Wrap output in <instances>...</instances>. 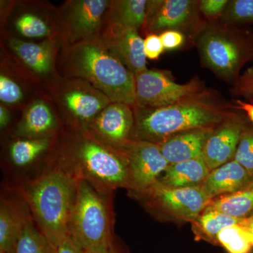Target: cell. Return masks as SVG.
I'll use <instances>...</instances> for the list:
<instances>
[{"label":"cell","instance_id":"6da1fadb","mask_svg":"<svg viewBox=\"0 0 253 253\" xmlns=\"http://www.w3.org/2000/svg\"><path fill=\"white\" fill-rule=\"evenodd\" d=\"M133 110L134 124L131 139L156 144L193 129L217 127L237 112L232 104L209 89L171 106H134Z\"/></svg>","mask_w":253,"mask_h":253},{"label":"cell","instance_id":"7a4b0ae2","mask_svg":"<svg viewBox=\"0 0 253 253\" xmlns=\"http://www.w3.org/2000/svg\"><path fill=\"white\" fill-rule=\"evenodd\" d=\"M56 70L61 77L88 82L112 102L135 106L134 74L108 48L101 36L61 46Z\"/></svg>","mask_w":253,"mask_h":253},{"label":"cell","instance_id":"3957f363","mask_svg":"<svg viewBox=\"0 0 253 253\" xmlns=\"http://www.w3.org/2000/svg\"><path fill=\"white\" fill-rule=\"evenodd\" d=\"M59 166L77 179H84L103 194L130 190L129 166L118 150L101 142L86 131L73 130L64 137Z\"/></svg>","mask_w":253,"mask_h":253},{"label":"cell","instance_id":"277c9868","mask_svg":"<svg viewBox=\"0 0 253 253\" xmlns=\"http://www.w3.org/2000/svg\"><path fill=\"white\" fill-rule=\"evenodd\" d=\"M77 186V178L59 166L42 174L26 191L39 230L56 250L69 236Z\"/></svg>","mask_w":253,"mask_h":253},{"label":"cell","instance_id":"5b68a950","mask_svg":"<svg viewBox=\"0 0 253 253\" xmlns=\"http://www.w3.org/2000/svg\"><path fill=\"white\" fill-rule=\"evenodd\" d=\"M195 42L205 67L232 85L245 65L253 61V31L248 28L211 21Z\"/></svg>","mask_w":253,"mask_h":253},{"label":"cell","instance_id":"8992f818","mask_svg":"<svg viewBox=\"0 0 253 253\" xmlns=\"http://www.w3.org/2000/svg\"><path fill=\"white\" fill-rule=\"evenodd\" d=\"M69 236L86 253H104L114 242L104 194L84 179H78Z\"/></svg>","mask_w":253,"mask_h":253},{"label":"cell","instance_id":"52a82bcc","mask_svg":"<svg viewBox=\"0 0 253 253\" xmlns=\"http://www.w3.org/2000/svg\"><path fill=\"white\" fill-rule=\"evenodd\" d=\"M43 93L71 129L85 131L91 121L112 101L90 83L61 77L50 81Z\"/></svg>","mask_w":253,"mask_h":253},{"label":"cell","instance_id":"ba28073f","mask_svg":"<svg viewBox=\"0 0 253 253\" xmlns=\"http://www.w3.org/2000/svg\"><path fill=\"white\" fill-rule=\"evenodd\" d=\"M111 0H67L55 7L54 20L62 46L101 36Z\"/></svg>","mask_w":253,"mask_h":253},{"label":"cell","instance_id":"9c48e42d","mask_svg":"<svg viewBox=\"0 0 253 253\" xmlns=\"http://www.w3.org/2000/svg\"><path fill=\"white\" fill-rule=\"evenodd\" d=\"M132 195L156 215L190 223L204 212L211 201L201 186L170 187L158 181L144 191Z\"/></svg>","mask_w":253,"mask_h":253},{"label":"cell","instance_id":"30bf717a","mask_svg":"<svg viewBox=\"0 0 253 253\" xmlns=\"http://www.w3.org/2000/svg\"><path fill=\"white\" fill-rule=\"evenodd\" d=\"M208 21L201 15L196 0H148L141 31L148 36L163 32H180L186 38H196Z\"/></svg>","mask_w":253,"mask_h":253},{"label":"cell","instance_id":"8fae6325","mask_svg":"<svg viewBox=\"0 0 253 253\" xmlns=\"http://www.w3.org/2000/svg\"><path fill=\"white\" fill-rule=\"evenodd\" d=\"M135 106L161 108L180 102L207 89L198 76L184 84L176 83L170 73L146 70L134 76Z\"/></svg>","mask_w":253,"mask_h":253},{"label":"cell","instance_id":"7c38bea8","mask_svg":"<svg viewBox=\"0 0 253 253\" xmlns=\"http://www.w3.org/2000/svg\"><path fill=\"white\" fill-rule=\"evenodd\" d=\"M8 47L16 64L42 87L59 76L56 61L61 49L59 38L44 40L40 42L26 41L7 33Z\"/></svg>","mask_w":253,"mask_h":253},{"label":"cell","instance_id":"4fadbf2b","mask_svg":"<svg viewBox=\"0 0 253 253\" xmlns=\"http://www.w3.org/2000/svg\"><path fill=\"white\" fill-rule=\"evenodd\" d=\"M117 150L127 161L131 194L141 192L154 184L169 165L159 146L154 143L130 139Z\"/></svg>","mask_w":253,"mask_h":253},{"label":"cell","instance_id":"5bb4252c","mask_svg":"<svg viewBox=\"0 0 253 253\" xmlns=\"http://www.w3.org/2000/svg\"><path fill=\"white\" fill-rule=\"evenodd\" d=\"M134 124L133 106L111 102L91 121L85 131L105 144L118 149L131 139Z\"/></svg>","mask_w":253,"mask_h":253},{"label":"cell","instance_id":"9a60e30c","mask_svg":"<svg viewBox=\"0 0 253 253\" xmlns=\"http://www.w3.org/2000/svg\"><path fill=\"white\" fill-rule=\"evenodd\" d=\"M249 126L244 116L236 112L215 128L203 154L211 171L234 160L241 136Z\"/></svg>","mask_w":253,"mask_h":253},{"label":"cell","instance_id":"2e32d148","mask_svg":"<svg viewBox=\"0 0 253 253\" xmlns=\"http://www.w3.org/2000/svg\"><path fill=\"white\" fill-rule=\"evenodd\" d=\"M106 45L134 76L146 71L144 40L135 28L118 24L105 26L101 34Z\"/></svg>","mask_w":253,"mask_h":253},{"label":"cell","instance_id":"e0dca14e","mask_svg":"<svg viewBox=\"0 0 253 253\" xmlns=\"http://www.w3.org/2000/svg\"><path fill=\"white\" fill-rule=\"evenodd\" d=\"M15 5L13 27L19 36L42 41L57 38L54 20V6L42 2L21 3Z\"/></svg>","mask_w":253,"mask_h":253},{"label":"cell","instance_id":"ac0fdd59","mask_svg":"<svg viewBox=\"0 0 253 253\" xmlns=\"http://www.w3.org/2000/svg\"><path fill=\"white\" fill-rule=\"evenodd\" d=\"M59 116L44 93L26 106L22 117L15 127L17 138H52L57 131Z\"/></svg>","mask_w":253,"mask_h":253},{"label":"cell","instance_id":"d6986e66","mask_svg":"<svg viewBox=\"0 0 253 253\" xmlns=\"http://www.w3.org/2000/svg\"><path fill=\"white\" fill-rule=\"evenodd\" d=\"M253 181V177L234 160L212 169L201 186L210 199L244 189Z\"/></svg>","mask_w":253,"mask_h":253},{"label":"cell","instance_id":"ffe728a7","mask_svg":"<svg viewBox=\"0 0 253 253\" xmlns=\"http://www.w3.org/2000/svg\"><path fill=\"white\" fill-rule=\"evenodd\" d=\"M215 128H200L186 131L158 145L169 165L201 158L206 141Z\"/></svg>","mask_w":253,"mask_h":253},{"label":"cell","instance_id":"44dd1931","mask_svg":"<svg viewBox=\"0 0 253 253\" xmlns=\"http://www.w3.org/2000/svg\"><path fill=\"white\" fill-rule=\"evenodd\" d=\"M210 172L204 157L198 158L169 165L158 181L170 187H198L204 184Z\"/></svg>","mask_w":253,"mask_h":253},{"label":"cell","instance_id":"7402d4cb","mask_svg":"<svg viewBox=\"0 0 253 253\" xmlns=\"http://www.w3.org/2000/svg\"><path fill=\"white\" fill-rule=\"evenodd\" d=\"M15 73H13L8 65L1 60L0 73V101L6 107L20 106L26 99L25 84L38 85L30 76H28L14 60Z\"/></svg>","mask_w":253,"mask_h":253},{"label":"cell","instance_id":"603a6c76","mask_svg":"<svg viewBox=\"0 0 253 253\" xmlns=\"http://www.w3.org/2000/svg\"><path fill=\"white\" fill-rule=\"evenodd\" d=\"M148 0H111L106 25L118 24L139 31L144 25Z\"/></svg>","mask_w":253,"mask_h":253},{"label":"cell","instance_id":"cb8c5ba5","mask_svg":"<svg viewBox=\"0 0 253 253\" xmlns=\"http://www.w3.org/2000/svg\"><path fill=\"white\" fill-rule=\"evenodd\" d=\"M205 211L224 213L237 219H244L253 213V181L247 187L211 200Z\"/></svg>","mask_w":253,"mask_h":253},{"label":"cell","instance_id":"d4e9b609","mask_svg":"<svg viewBox=\"0 0 253 253\" xmlns=\"http://www.w3.org/2000/svg\"><path fill=\"white\" fill-rule=\"evenodd\" d=\"M27 218L9 203L1 201L0 206V251L14 253Z\"/></svg>","mask_w":253,"mask_h":253},{"label":"cell","instance_id":"484cf974","mask_svg":"<svg viewBox=\"0 0 253 253\" xmlns=\"http://www.w3.org/2000/svg\"><path fill=\"white\" fill-rule=\"evenodd\" d=\"M243 219L231 217L214 211H204L192 223V231L196 241H204L217 246V237L228 226L242 224Z\"/></svg>","mask_w":253,"mask_h":253},{"label":"cell","instance_id":"4316f807","mask_svg":"<svg viewBox=\"0 0 253 253\" xmlns=\"http://www.w3.org/2000/svg\"><path fill=\"white\" fill-rule=\"evenodd\" d=\"M51 138H18L9 146V158L18 167H26L49 149Z\"/></svg>","mask_w":253,"mask_h":253},{"label":"cell","instance_id":"83f0119b","mask_svg":"<svg viewBox=\"0 0 253 253\" xmlns=\"http://www.w3.org/2000/svg\"><path fill=\"white\" fill-rule=\"evenodd\" d=\"M14 253H56V250L42 233L28 219Z\"/></svg>","mask_w":253,"mask_h":253},{"label":"cell","instance_id":"f1b7e54d","mask_svg":"<svg viewBox=\"0 0 253 253\" xmlns=\"http://www.w3.org/2000/svg\"><path fill=\"white\" fill-rule=\"evenodd\" d=\"M217 246H221L228 253H250L253 246L249 233L241 224L228 226L218 234Z\"/></svg>","mask_w":253,"mask_h":253},{"label":"cell","instance_id":"f546056e","mask_svg":"<svg viewBox=\"0 0 253 253\" xmlns=\"http://www.w3.org/2000/svg\"><path fill=\"white\" fill-rule=\"evenodd\" d=\"M219 21L248 28L253 25V0H232L229 1Z\"/></svg>","mask_w":253,"mask_h":253},{"label":"cell","instance_id":"4dcf8cb0","mask_svg":"<svg viewBox=\"0 0 253 253\" xmlns=\"http://www.w3.org/2000/svg\"><path fill=\"white\" fill-rule=\"evenodd\" d=\"M234 160L253 177V126H249L243 133Z\"/></svg>","mask_w":253,"mask_h":253},{"label":"cell","instance_id":"1f68e13d","mask_svg":"<svg viewBox=\"0 0 253 253\" xmlns=\"http://www.w3.org/2000/svg\"><path fill=\"white\" fill-rule=\"evenodd\" d=\"M229 2L228 0H201L200 12L208 22L217 21L222 16Z\"/></svg>","mask_w":253,"mask_h":253},{"label":"cell","instance_id":"d6a6232c","mask_svg":"<svg viewBox=\"0 0 253 253\" xmlns=\"http://www.w3.org/2000/svg\"><path fill=\"white\" fill-rule=\"evenodd\" d=\"M232 93L246 99L253 98V67L246 69L233 84Z\"/></svg>","mask_w":253,"mask_h":253},{"label":"cell","instance_id":"836d02e7","mask_svg":"<svg viewBox=\"0 0 253 253\" xmlns=\"http://www.w3.org/2000/svg\"><path fill=\"white\" fill-rule=\"evenodd\" d=\"M144 53L146 59L156 60L164 52L159 35L149 34L144 40Z\"/></svg>","mask_w":253,"mask_h":253},{"label":"cell","instance_id":"e575fe53","mask_svg":"<svg viewBox=\"0 0 253 253\" xmlns=\"http://www.w3.org/2000/svg\"><path fill=\"white\" fill-rule=\"evenodd\" d=\"M165 50L179 49L186 42V37L183 33L176 31L163 32L159 35Z\"/></svg>","mask_w":253,"mask_h":253},{"label":"cell","instance_id":"d590c367","mask_svg":"<svg viewBox=\"0 0 253 253\" xmlns=\"http://www.w3.org/2000/svg\"><path fill=\"white\" fill-rule=\"evenodd\" d=\"M56 253H86L68 236L63 240L56 249Z\"/></svg>","mask_w":253,"mask_h":253},{"label":"cell","instance_id":"8d00e7d4","mask_svg":"<svg viewBox=\"0 0 253 253\" xmlns=\"http://www.w3.org/2000/svg\"><path fill=\"white\" fill-rule=\"evenodd\" d=\"M233 105L234 109L237 111H243L246 113V116L249 118V121L253 125V104L246 102L241 99L236 100L235 103Z\"/></svg>","mask_w":253,"mask_h":253},{"label":"cell","instance_id":"74e56055","mask_svg":"<svg viewBox=\"0 0 253 253\" xmlns=\"http://www.w3.org/2000/svg\"><path fill=\"white\" fill-rule=\"evenodd\" d=\"M11 121V113L9 108L4 105L0 104V127L4 129L9 124Z\"/></svg>","mask_w":253,"mask_h":253},{"label":"cell","instance_id":"f35d334b","mask_svg":"<svg viewBox=\"0 0 253 253\" xmlns=\"http://www.w3.org/2000/svg\"><path fill=\"white\" fill-rule=\"evenodd\" d=\"M247 230L253 231V213L249 217L243 219L242 224Z\"/></svg>","mask_w":253,"mask_h":253},{"label":"cell","instance_id":"ab89813d","mask_svg":"<svg viewBox=\"0 0 253 253\" xmlns=\"http://www.w3.org/2000/svg\"><path fill=\"white\" fill-rule=\"evenodd\" d=\"M104 253H124L121 251L119 248L116 246L115 242L113 243V244L110 246L109 249L107 250Z\"/></svg>","mask_w":253,"mask_h":253},{"label":"cell","instance_id":"60d3db41","mask_svg":"<svg viewBox=\"0 0 253 253\" xmlns=\"http://www.w3.org/2000/svg\"><path fill=\"white\" fill-rule=\"evenodd\" d=\"M250 238H251V244H252V246L253 247V231H249Z\"/></svg>","mask_w":253,"mask_h":253},{"label":"cell","instance_id":"b9f144b4","mask_svg":"<svg viewBox=\"0 0 253 253\" xmlns=\"http://www.w3.org/2000/svg\"><path fill=\"white\" fill-rule=\"evenodd\" d=\"M247 101H249L250 103H252L253 104V98H250V99H248Z\"/></svg>","mask_w":253,"mask_h":253},{"label":"cell","instance_id":"7bdbcfd3","mask_svg":"<svg viewBox=\"0 0 253 253\" xmlns=\"http://www.w3.org/2000/svg\"><path fill=\"white\" fill-rule=\"evenodd\" d=\"M0 253H7L4 252V251H0Z\"/></svg>","mask_w":253,"mask_h":253}]
</instances>
